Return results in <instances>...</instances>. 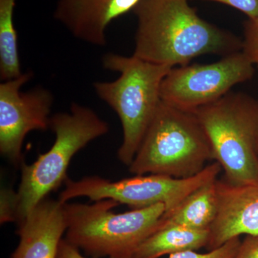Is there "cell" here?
I'll return each instance as SVG.
<instances>
[{
    "instance_id": "1",
    "label": "cell",
    "mask_w": 258,
    "mask_h": 258,
    "mask_svg": "<svg viewBox=\"0 0 258 258\" xmlns=\"http://www.w3.org/2000/svg\"><path fill=\"white\" fill-rule=\"evenodd\" d=\"M134 55L171 67L186 66L206 54H228L241 49L232 34L200 18L188 0H142Z\"/></svg>"
},
{
    "instance_id": "2",
    "label": "cell",
    "mask_w": 258,
    "mask_h": 258,
    "mask_svg": "<svg viewBox=\"0 0 258 258\" xmlns=\"http://www.w3.org/2000/svg\"><path fill=\"white\" fill-rule=\"evenodd\" d=\"M102 63L105 69L120 74L115 81L96 82L93 87L119 117L123 141L117 156L128 166L160 104L161 83L173 68L114 53L103 56Z\"/></svg>"
},
{
    "instance_id": "3",
    "label": "cell",
    "mask_w": 258,
    "mask_h": 258,
    "mask_svg": "<svg viewBox=\"0 0 258 258\" xmlns=\"http://www.w3.org/2000/svg\"><path fill=\"white\" fill-rule=\"evenodd\" d=\"M212 160L211 144L196 113L161 101L128 170L184 179Z\"/></svg>"
},
{
    "instance_id": "4",
    "label": "cell",
    "mask_w": 258,
    "mask_h": 258,
    "mask_svg": "<svg viewBox=\"0 0 258 258\" xmlns=\"http://www.w3.org/2000/svg\"><path fill=\"white\" fill-rule=\"evenodd\" d=\"M120 204L102 200L92 205L64 203L66 240L93 258H132L147 237L159 230L163 204L116 214Z\"/></svg>"
},
{
    "instance_id": "5",
    "label": "cell",
    "mask_w": 258,
    "mask_h": 258,
    "mask_svg": "<svg viewBox=\"0 0 258 258\" xmlns=\"http://www.w3.org/2000/svg\"><path fill=\"white\" fill-rule=\"evenodd\" d=\"M50 128L55 135L52 147L32 164L22 165L17 191L18 222L64 182L75 154L108 134L109 124L91 108L73 103L69 112L51 115Z\"/></svg>"
},
{
    "instance_id": "6",
    "label": "cell",
    "mask_w": 258,
    "mask_h": 258,
    "mask_svg": "<svg viewBox=\"0 0 258 258\" xmlns=\"http://www.w3.org/2000/svg\"><path fill=\"white\" fill-rule=\"evenodd\" d=\"M227 182L258 181V100L230 92L195 111Z\"/></svg>"
},
{
    "instance_id": "7",
    "label": "cell",
    "mask_w": 258,
    "mask_h": 258,
    "mask_svg": "<svg viewBox=\"0 0 258 258\" xmlns=\"http://www.w3.org/2000/svg\"><path fill=\"white\" fill-rule=\"evenodd\" d=\"M221 171L220 164L214 161L196 175L184 179L161 174L136 175L117 181L97 176L83 177L78 181L68 177L58 200L66 203L71 199L83 197L95 202L112 200L128 205L133 210L163 204L166 215L195 190L217 180Z\"/></svg>"
},
{
    "instance_id": "8",
    "label": "cell",
    "mask_w": 258,
    "mask_h": 258,
    "mask_svg": "<svg viewBox=\"0 0 258 258\" xmlns=\"http://www.w3.org/2000/svg\"><path fill=\"white\" fill-rule=\"evenodd\" d=\"M254 73V64L242 51L212 63L174 67L161 83V99L179 109L195 112L220 99L236 85L249 81Z\"/></svg>"
},
{
    "instance_id": "9",
    "label": "cell",
    "mask_w": 258,
    "mask_h": 258,
    "mask_svg": "<svg viewBox=\"0 0 258 258\" xmlns=\"http://www.w3.org/2000/svg\"><path fill=\"white\" fill-rule=\"evenodd\" d=\"M32 76V71H28L0 84V152L15 165L23 160L26 136L32 131L50 128L52 93L42 86L21 91Z\"/></svg>"
},
{
    "instance_id": "10",
    "label": "cell",
    "mask_w": 258,
    "mask_h": 258,
    "mask_svg": "<svg viewBox=\"0 0 258 258\" xmlns=\"http://www.w3.org/2000/svg\"><path fill=\"white\" fill-rule=\"evenodd\" d=\"M218 209L209 229V251L240 235H258V181L234 185L217 180Z\"/></svg>"
},
{
    "instance_id": "11",
    "label": "cell",
    "mask_w": 258,
    "mask_h": 258,
    "mask_svg": "<svg viewBox=\"0 0 258 258\" xmlns=\"http://www.w3.org/2000/svg\"><path fill=\"white\" fill-rule=\"evenodd\" d=\"M142 0H58L54 18L78 40L107 44L106 30L115 19L133 11Z\"/></svg>"
},
{
    "instance_id": "12",
    "label": "cell",
    "mask_w": 258,
    "mask_h": 258,
    "mask_svg": "<svg viewBox=\"0 0 258 258\" xmlns=\"http://www.w3.org/2000/svg\"><path fill=\"white\" fill-rule=\"evenodd\" d=\"M67 230L64 203L45 198L18 222L20 242L10 258H56Z\"/></svg>"
},
{
    "instance_id": "13",
    "label": "cell",
    "mask_w": 258,
    "mask_h": 258,
    "mask_svg": "<svg viewBox=\"0 0 258 258\" xmlns=\"http://www.w3.org/2000/svg\"><path fill=\"white\" fill-rule=\"evenodd\" d=\"M217 180L195 190L172 212L163 215L159 230L167 226H181L209 230L218 209Z\"/></svg>"
},
{
    "instance_id": "14",
    "label": "cell",
    "mask_w": 258,
    "mask_h": 258,
    "mask_svg": "<svg viewBox=\"0 0 258 258\" xmlns=\"http://www.w3.org/2000/svg\"><path fill=\"white\" fill-rule=\"evenodd\" d=\"M208 241L209 230L167 226L147 237L132 258H159L182 251H197L206 247Z\"/></svg>"
},
{
    "instance_id": "15",
    "label": "cell",
    "mask_w": 258,
    "mask_h": 258,
    "mask_svg": "<svg viewBox=\"0 0 258 258\" xmlns=\"http://www.w3.org/2000/svg\"><path fill=\"white\" fill-rule=\"evenodd\" d=\"M16 0H0V79H16L23 74L20 66L18 35L14 23Z\"/></svg>"
},
{
    "instance_id": "16",
    "label": "cell",
    "mask_w": 258,
    "mask_h": 258,
    "mask_svg": "<svg viewBox=\"0 0 258 258\" xmlns=\"http://www.w3.org/2000/svg\"><path fill=\"white\" fill-rule=\"evenodd\" d=\"M241 244L240 237H235L226 242L221 247L200 253L196 250H186L169 255L168 258H234Z\"/></svg>"
},
{
    "instance_id": "17",
    "label": "cell",
    "mask_w": 258,
    "mask_h": 258,
    "mask_svg": "<svg viewBox=\"0 0 258 258\" xmlns=\"http://www.w3.org/2000/svg\"><path fill=\"white\" fill-rule=\"evenodd\" d=\"M241 51L258 68V18H248L244 23V38Z\"/></svg>"
},
{
    "instance_id": "18",
    "label": "cell",
    "mask_w": 258,
    "mask_h": 258,
    "mask_svg": "<svg viewBox=\"0 0 258 258\" xmlns=\"http://www.w3.org/2000/svg\"><path fill=\"white\" fill-rule=\"evenodd\" d=\"M1 210H0V222L1 224L6 222H17V191L3 188L1 190Z\"/></svg>"
},
{
    "instance_id": "19",
    "label": "cell",
    "mask_w": 258,
    "mask_h": 258,
    "mask_svg": "<svg viewBox=\"0 0 258 258\" xmlns=\"http://www.w3.org/2000/svg\"><path fill=\"white\" fill-rule=\"evenodd\" d=\"M229 5L242 12L248 18H258V0H209Z\"/></svg>"
},
{
    "instance_id": "20",
    "label": "cell",
    "mask_w": 258,
    "mask_h": 258,
    "mask_svg": "<svg viewBox=\"0 0 258 258\" xmlns=\"http://www.w3.org/2000/svg\"><path fill=\"white\" fill-rule=\"evenodd\" d=\"M234 258H258V235H246Z\"/></svg>"
},
{
    "instance_id": "21",
    "label": "cell",
    "mask_w": 258,
    "mask_h": 258,
    "mask_svg": "<svg viewBox=\"0 0 258 258\" xmlns=\"http://www.w3.org/2000/svg\"><path fill=\"white\" fill-rule=\"evenodd\" d=\"M56 258H87L81 253V250L66 239L61 240Z\"/></svg>"
}]
</instances>
